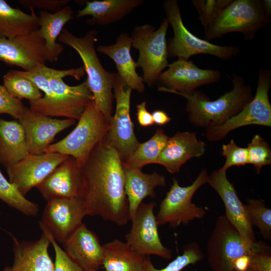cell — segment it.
<instances>
[{"label":"cell","mask_w":271,"mask_h":271,"mask_svg":"<svg viewBox=\"0 0 271 271\" xmlns=\"http://www.w3.org/2000/svg\"><path fill=\"white\" fill-rule=\"evenodd\" d=\"M86 215L80 198L57 199L47 201L40 221L55 240L63 244L82 223Z\"/></svg>","instance_id":"9a60e30c"},{"label":"cell","mask_w":271,"mask_h":271,"mask_svg":"<svg viewBox=\"0 0 271 271\" xmlns=\"http://www.w3.org/2000/svg\"><path fill=\"white\" fill-rule=\"evenodd\" d=\"M270 84V71L260 69L256 92L253 98L239 113L222 125L206 129L207 140L210 142L221 141L231 131L246 125L270 126L271 105L268 96Z\"/></svg>","instance_id":"30bf717a"},{"label":"cell","mask_w":271,"mask_h":271,"mask_svg":"<svg viewBox=\"0 0 271 271\" xmlns=\"http://www.w3.org/2000/svg\"><path fill=\"white\" fill-rule=\"evenodd\" d=\"M74 129L59 142L52 144L45 153L71 156L81 167L95 145L107 134L111 120L100 110L93 100L85 108Z\"/></svg>","instance_id":"5b68a950"},{"label":"cell","mask_w":271,"mask_h":271,"mask_svg":"<svg viewBox=\"0 0 271 271\" xmlns=\"http://www.w3.org/2000/svg\"><path fill=\"white\" fill-rule=\"evenodd\" d=\"M169 138L162 129H157L150 140L140 143L124 162L132 168L139 169L148 164H157L160 155Z\"/></svg>","instance_id":"4dcf8cb0"},{"label":"cell","mask_w":271,"mask_h":271,"mask_svg":"<svg viewBox=\"0 0 271 271\" xmlns=\"http://www.w3.org/2000/svg\"><path fill=\"white\" fill-rule=\"evenodd\" d=\"M205 148V143L198 140L195 133L178 131L169 138L157 164L164 166L168 172L176 174L187 161L203 155Z\"/></svg>","instance_id":"7402d4cb"},{"label":"cell","mask_w":271,"mask_h":271,"mask_svg":"<svg viewBox=\"0 0 271 271\" xmlns=\"http://www.w3.org/2000/svg\"><path fill=\"white\" fill-rule=\"evenodd\" d=\"M97 36V32L95 29L89 30L84 36L78 37L67 29H63L58 40L72 48L78 54L87 75L85 81L93 95L96 105L111 120L114 99V73L108 72L101 65L95 47Z\"/></svg>","instance_id":"277c9868"},{"label":"cell","mask_w":271,"mask_h":271,"mask_svg":"<svg viewBox=\"0 0 271 271\" xmlns=\"http://www.w3.org/2000/svg\"><path fill=\"white\" fill-rule=\"evenodd\" d=\"M250 267V256L244 255L238 257L233 263L234 271H246Z\"/></svg>","instance_id":"ee69618b"},{"label":"cell","mask_w":271,"mask_h":271,"mask_svg":"<svg viewBox=\"0 0 271 271\" xmlns=\"http://www.w3.org/2000/svg\"><path fill=\"white\" fill-rule=\"evenodd\" d=\"M48 89L41 98L29 101V109L50 117H63L79 120L87 106L94 100L86 81L75 86L67 84L63 79L73 77L77 80L83 77V66L67 70L47 67Z\"/></svg>","instance_id":"7a4b0ae2"},{"label":"cell","mask_w":271,"mask_h":271,"mask_svg":"<svg viewBox=\"0 0 271 271\" xmlns=\"http://www.w3.org/2000/svg\"><path fill=\"white\" fill-rule=\"evenodd\" d=\"M68 157L53 153L29 154L18 163L6 168L9 181L25 196Z\"/></svg>","instance_id":"e0dca14e"},{"label":"cell","mask_w":271,"mask_h":271,"mask_svg":"<svg viewBox=\"0 0 271 271\" xmlns=\"http://www.w3.org/2000/svg\"><path fill=\"white\" fill-rule=\"evenodd\" d=\"M208 175L205 169L189 186L182 187L173 178V184L165 197L161 201L156 217L158 225L168 224L175 228L181 224L186 225L195 219L203 218L206 211L202 207L192 202L197 190L207 183Z\"/></svg>","instance_id":"9c48e42d"},{"label":"cell","mask_w":271,"mask_h":271,"mask_svg":"<svg viewBox=\"0 0 271 271\" xmlns=\"http://www.w3.org/2000/svg\"><path fill=\"white\" fill-rule=\"evenodd\" d=\"M73 12L66 5L60 10L51 13L41 10L38 16L39 30L45 41L46 61L55 63L64 51L63 46L57 42L65 25L74 18Z\"/></svg>","instance_id":"484cf974"},{"label":"cell","mask_w":271,"mask_h":271,"mask_svg":"<svg viewBox=\"0 0 271 271\" xmlns=\"http://www.w3.org/2000/svg\"><path fill=\"white\" fill-rule=\"evenodd\" d=\"M0 199L25 215L36 216L39 205L27 199L17 187L8 181L0 170Z\"/></svg>","instance_id":"d6a6232c"},{"label":"cell","mask_w":271,"mask_h":271,"mask_svg":"<svg viewBox=\"0 0 271 271\" xmlns=\"http://www.w3.org/2000/svg\"><path fill=\"white\" fill-rule=\"evenodd\" d=\"M102 247L104 271H143L147 256L132 250L126 242L115 239Z\"/></svg>","instance_id":"f1b7e54d"},{"label":"cell","mask_w":271,"mask_h":271,"mask_svg":"<svg viewBox=\"0 0 271 271\" xmlns=\"http://www.w3.org/2000/svg\"><path fill=\"white\" fill-rule=\"evenodd\" d=\"M248 164L253 165L256 173L261 168L271 164V150L269 144L259 134H255L246 148Z\"/></svg>","instance_id":"d590c367"},{"label":"cell","mask_w":271,"mask_h":271,"mask_svg":"<svg viewBox=\"0 0 271 271\" xmlns=\"http://www.w3.org/2000/svg\"><path fill=\"white\" fill-rule=\"evenodd\" d=\"M232 0H193L199 19L206 29Z\"/></svg>","instance_id":"8d00e7d4"},{"label":"cell","mask_w":271,"mask_h":271,"mask_svg":"<svg viewBox=\"0 0 271 271\" xmlns=\"http://www.w3.org/2000/svg\"><path fill=\"white\" fill-rule=\"evenodd\" d=\"M144 3V0H102L86 1L78 11L77 18L90 16L86 22L90 25L105 26L116 23Z\"/></svg>","instance_id":"4316f807"},{"label":"cell","mask_w":271,"mask_h":271,"mask_svg":"<svg viewBox=\"0 0 271 271\" xmlns=\"http://www.w3.org/2000/svg\"><path fill=\"white\" fill-rule=\"evenodd\" d=\"M27 108L22 100L12 96L4 85H0V114H7L18 120Z\"/></svg>","instance_id":"60d3db41"},{"label":"cell","mask_w":271,"mask_h":271,"mask_svg":"<svg viewBox=\"0 0 271 271\" xmlns=\"http://www.w3.org/2000/svg\"><path fill=\"white\" fill-rule=\"evenodd\" d=\"M3 85L10 94L20 100H37L43 96L39 88L31 80L11 70L3 76Z\"/></svg>","instance_id":"1f68e13d"},{"label":"cell","mask_w":271,"mask_h":271,"mask_svg":"<svg viewBox=\"0 0 271 271\" xmlns=\"http://www.w3.org/2000/svg\"><path fill=\"white\" fill-rule=\"evenodd\" d=\"M29 155L23 127L19 121L0 118V164L7 168Z\"/></svg>","instance_id":"83f0119b"},{"label":"cell","mask_w":271,"mask_h":271,"mask_svg":"<svg viewBox=\"0 0 271 271\" xmlns=\"http://www.w3.org/2000/svg\"><path fill=\"white\" fill-rule=\"evenodd\" d=\"M168 69L160 75L161 87L181 93L191 94L199 86L217 81L219 71L198 67L191 61L178 58L169 64Z\"/></svg>","instance_id":"d6986e66"},{"label":"cell","mask_w":271,"mask_h":271,"mask_svg":"<svg viewBox=\"0 0 271 271\" xmlns=\"http://www.w3.org/2000/svg\"><path fill=\"white\" fill-rule=\"evenodd\" d=\"M154 123L158 125H164L168 123L171 118L162 110H156L152 113Z\"/></svg>","instance_id":"f6af8a7d"},{"label":"cell","mask_w":271,"mask_h":271,"mask_svg":"<svg viewBox=\"0 0 271 271\" xmlns=\"http://www.w3.org/2000/svg\"><path fill=\"white\" fill-rule=\"evenodd\" d=\"M231 81L232 89L213 101L197 90L185 94L161 86H159L158 90L186 98V110L189 121L195 126L207 129L222 125L239 113L253 98L251 87L245 84L242 77L233 74Z\"/></svg>","instance_id":"3957f363"},{"label":"cell","mask_w":271,"mask_h":271,"mask_svg":"<svg viewBox=\"0 0 271 271\" xmlns=\"http://www.w3.org/2000/svg\"><path fill=\"white\" fill-rule=\"evenodd\" d=\"M122 168L130 220L146 197H156L155 189L158 186H166V178L156 172L144 173L141 169L132 168L123 161Z\"/></svg>","instance_id":"d4e9b609"},{"label":"cell","mask_w":271,"mask_h":271,"mask_svg":"<svg viewBox=\"0 0 271 271\" xmlns=\"http://www.w3.org/2000/svg\"><path fill=\"white\" fill-rule=\"evenodd\" d=\"M82 187L81 167L69 156L36 188L47 201L63 198H79Z\"/></svg>","instance_id":"ffe728a7"},{"label":"cell","mask_w":271,"mask_h":271,"mask_svg":"<svg viewBox=\"0 0 271 271\" xmlns=\"http://www.w3.org/2000/svg\"><path fill=\"white\" fill-rule=\"evenodd\" d=\"M3 271H11V267H9V266L5 267Z\"/></svg>","instance_id":"7dc6e473"},{"label":"cell","mask_w":271,"mask_h":271,"mask_svg":"<svg viewBox=\"0 0 271 271\" xmlns=\"http://www.w3.org/2000/svg\"><path fill=\"white\" fill-rule=\"evenodd\" d=\"M163 7L166 19L174 32V37L167 46L168 56L189 60L195 55L208 54L228 60L239 52L236 46L215 45L190 32L183 22L177 1H165Z\"/></svg>","instance_id":"ba28073f"},{"label":"cell","mask_w":271,"mask_h":271,"mask_svg":"<svg viewBox=\"0 0 271 271\" xmlns=\"http://www.w3.org/2000/svg\"><path fill=\"white\" fill-rule=\"evenodd\" d=\"M40 228L48 238L55 254L54 271H86L74 262L58 245L50 231L40 221Z\"/></svg>","instance_id":"74e56055"},{"label":"cell","mask_w":271,"mask_h":271,"mask_svg":"<svg viewBox=\"0 0 271 271\" xmlns=\"http://www.w3.org/2000/svg\"><path fill=\"white\" fill-rule=\"evenodd\" d=\"M45 41L39 29L14 38H0V61L30 71L45 64Z\"/></svg>","instance_id":"2e32d148"},{"label":"cell","mask_w":271,"mask_h":271,"mask_svg":"<svg viewBox=\"0 0 271 271\" xmlns=\"http://www.w3.org/2000/svg\"><path fill=\"white\" fill-rule=\"evenodd\" d=\"M12 236L14 263L11 271H54V263L48 252L50 242L44 233L36 241H19Z\"/></svg>","instance_id":"603a6c76"},{"label":"cell","mask_w":271,"mask_h":271,"mask_svg":"<svg viewBox=\"0 0 271 271\" xmlns=\"http://www.w3.org/2000/svg\"><path fill=\"white\" fill-rule=\"evenodd\" d=\"M222 156L225 157V162L221 168L227 170L234 166H244L248 164V155L246 148L238 146L232 139L227 144L222 146Z\"/></svg>","instance_id":"ab89813d"},{"label":"cell","mask_w":271,"mask_h":271,"mask_svg":"<svg viewBox=\"0 0 271 271\" xmlns=\"http://www.w3.org/2000/svg\"><path fill=\"white\" fill-rule=\"evenodd\" d=\"M206 249L212 271H234V261L250 253V250L244 248L238 231L225 215L217 217L207 241Z\"/></svg>","instance_id":"7c38bea8"},{"label":"cell","mask_w":271,"mask_h":271,"mask_svg":"<svg viewBox=\"0 0 271 271\" xmlns=\"http://www.w3.org/2000/svg\"><path fill=\"white\" fill-rule=\"evenodd\" d=\"M64 251L86 271H98L103 258L102 245L97 235L82 223L63 243Z\"/></svg>","instance_id":"44dd1931"},{"label":"cell","mask_w":271,"mask_h":271,"mask_svg":"<svg viewBox=\"0 0 271 271\" xmlns=\"http://www.w3.org/2000/svg\"><path fill=\"white\" fill-rule=\"evenodd\" d=\"M207 183L222 200L225 208V217L238 231L244 248L250 251L252 244L256 241L254 231L244 205L239 199L233 185L227 179L226 171L221 168L213 171L208 175Z\"/></svg>","instance_id":"5bb4252c"},{"label":"cell","mask_w":271,"mask_h":271,"mask_svg":"<svg viewBox=\"0 0 271 271\" xmlns=\"http://www.w3.org/2000/svg\"><path fill=\"white\" fill-rule=\"evenodd\" d=\"M131 39L127 33L120 34L116 42L110 45H100L97 51L113 60L117 70V74L132 89L142 93L145 84L142 76L137 72V65L130 54Z\"/></svg>","instance_id":"cb8c5ba5"},{"label":"cell","mask_w":271,"mask_h":271,"mask_svg":"<svg viewBox=\"0 0 271 271\" xmlns=\"http://www.w3.org/2000/svg\"><path fill=\"white\" fill-rule=\"evenodd\" d=\"M146 102L143 101L137 105V117L139 124L148 127L154 124L153 116L146 108Z\"/></svg>","instance_id":"7bdbcfd3"},{"label":"cell","mask_w":271,"mask_h":271,"mask_svg":"<svg viewBox=\"0 0 271 271\" xmlns=\"http://www.w3.org/2000/svg\"><path fill=\"white\" fill-rule=\"evenodd\" d=\"M245 209L251 226L258 228L264 239H271V210L261 199H248Z\"/></svg>","instance_id":"e575fe53"},{"label":"cell","mask_w":271,"mask_h":271,"mask_svg":"<svg viewBox=\"0 0 271 271\" xmlns=\"http://www.w3.org/2000/svg\"><path fill=\"white\" fill-rule=\"evenodd\" d=\"M79 198L87 215L100 216L117 225L130 220L124 188L122 161L104 138L94 147L81 167Z\"/></svg>","instance_id":"6da1fadb"},{"label":"cell","mask_w":271,"mask_h":271,"mask_svg":"<svg viewBox=\"0 0 271 271\" xmlns=\"http://www.w3.org/2000/svg\"><path fill=\"white\" fill-rule=\"evenodd\" d=\"M246 271H255V270L249 267Z\"/></svg>","instance_id":"c3c4849f"},{"label":"cell","mask_w":271,"mask_h":271,"mask_svg":"<svg viewBox=\"0 0 271 271\" xmlns=\"http://www.w3.org/2000/svg\"><path fill=\"white\" fill-rule=\"evenodd\" d=\"M14 8L0 0V38H11L29 34L39 29L38 16Z\"/></svg>","instance_id":"f546056e"},{"label":"cell","mask_w":271,"mask_h":271,"mask_svg":"<svg viewBox=\"0 0 271 271\" xmlns=\"http://www.w3.org/2000/svg\"><path fill=\"white\" fill-rule=\"evenodd\" d=\"M70 2L69 0H20L19 3L25 8L43 11L50 10L56 12Z\"/></svg>","instance_id":"b9f144b4"},{"label":"cell","mask_w":271,"mask_h":271,"mask_svg":"<svg viewBox=\"0 0 271 271\" xmlns=\"http://www.w3.org/2000/svg\"><path fill=\"white\" fill-rule=\"evenodd\" d=\"M204 258V254L196 241L186 244L183 253L163 268H156L149 255L146 258L143 271H181L190 264H195Z\"/></svg>","instance_id":"836d02e7"},{"label":"cell","mask_w":271,"mask_h":271,"mask_svg":"<svg viewBox=\"0 0 271 271\" xmlns=\"http://www.w3.org/2000/svg\"><path fill=\"white\" fill-rule=\"evenodd\" d=\"M249 256L250 268L255 271H271L270 247L266 243L254 242Z\"/></svg>","instance_id":"f35d334b"},{"label":"cell","mask_w":271,"mask_h":271,"mask_svg":"<svg viewBox=\"0 0 271 271\" xmlns=\"http://www.w3.org/2000/svg\"><path fill=\"white\" fill-rule=\"evenodd\" d=\"M132 90L117 73H114L113 92L116 101L115 112L104 139L117 152L123 162L140 144L134 134L129 113Z\"/></svg>","instance_id":"8fae6325"},{"label":"cell","mask_w":271,"mask_h":271,"mask_svg":"<svg viewBox=\"0 0 271 271\" xmlns=\"http://www.w3.org/2000/svg\"><path fill=\"white\" fill-rule=\"evenodd\" d=\"M262 1L234 0L205 29L208 40L220 38L231 32L242 33L252 39L257 31L269 22Z\"/></svg>","instance_id":"52a82bcc"},{"label":"cell","mask_w":271,"mask_h":271,"mask_svg":"<svg viewBox=\"0 0 271 271\" xmlns=\"http://www.w3.org/2000/svg\"><path fill=\"white\" fill-rule=\"evenodd\" d=\"M155 202H142L131 218V226L125 235L126 242L136 252L146 256L156 255L170 259L172 250L161 242L154 209Z\"/></svg>","instance_id":"4fadbf2b"},{"label":"cell","mask_w":271,"mask_h":271,"mask_svg":"<svg viewBox=\"0 0 271 271\" xmlns=\"http://www.w3.org/2000/svg\"><path fill=\"white\" fill-rule=\"evenodd\" d=\"M18 121L24 130L28 153L33 155L44 153L57 134L76 122L74 119L53 118L28 107Z\"/></svg>","instance_id":"ac0fdd59"},{"label":"cell","mask_w":271,"mask_h":271,"mask_svg":"<svg viewBox=\"0 0 271 271\" xmlns=\"http://www.w3.org/2000/svg\"><path fill=\"white\" fill-rule=\"evenodd\" d=\"M262 4L265 13L268 17L270 18L271 1L270 0H263L262 1Z\"/></svg>","instance_id":"bcb514c9"},{"label":"cell","mask_w":271,"mask_h":271,"mask_svg":"<svg viewBox=\"0 0 271 271\" xmlns=\"http://www.w3.org/2000/svg\"><path fill=\"white\" fill-rule=\"evenodd\" d=\"M169 24L164 19L158 29L145 24L136 26L130 36L132 47L138 50L137 67L143 71V80L149 86L158 81L163 70L169 65L166 36Z\"/></svg>","instance_id":"8992f818"}]
</instances>
